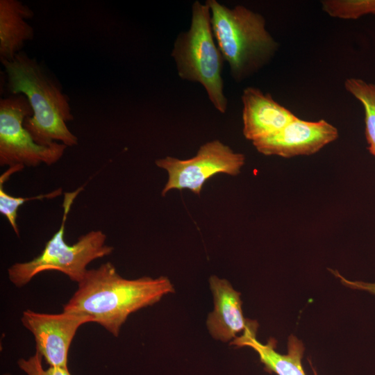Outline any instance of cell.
Segmentation results:
<instances>
[{
	"instance_id": "1",
	"label": "cell",
	"mask_w": 375,
	"mask_h": 375,
	"mask_svg": "<svg viewBox=\"0 0 375 375\" xmlns=\"http://www.w3.org/2000/svg\"><path fill=\"white\" fill-rule=\"evenodd\" d=\"M174 292L167 276H143L127 279L110 262L88 269L63 311L87 315L112 335L117 337L128 317L138 310L158 303Z\"/></svg>"
},
{
	"instance_id": "2",
	"label": "cell",
	"mask_w": 375,
	"mask_h": 375,
	"mask_svg": "<svg viewBox=\"0 0 375 375\" xmlns=\"http://www.w3.org/2000/svg\"><path fill=\"white\" fill-rule=\"evenodd\" d=\"M1 62L8 92L25 95L31 106L33 115L25 119L24 127L33 140L44 146L76 145L78 138L67 126L74 119L69 98L47 67L24 51L11 61Z\"/></svg>"
},
{
	"instance_id": "3",
	"label": "cell",
	"mask_w": 375,
	"mask_h": 375,
	"mask_svg": "<svg viewBox=\"0 0 375 375\" xmlns=\"http://www.w3.org/2000/svg\"><path fill=\"white\" fill-rule=\"evenodd\" d=\"M205 3L210 11L215 42L236 82L253 75L270 62L278 44L267 31L260 13L242 5L231 8L217 0Z\"/></svg>"
},
{
	"instance_id": "4",
	"label": "cell",
	"mask_w": 375,
	"mask_h": 375,
	"mask_svg": "<svg viewBox=\"0 0 375 375\" xmlns=\"http://www.w3.org/2000/svg\"><path fill=\"white\" fill-rule=\"evenodd\" d=\"M171 56L178 76L200 83L215 108L224 114L228 107L222 78L224 59L215 42L206 3H192L190 28L177 35Z\"/></svg>"
},
{
	"instance_id": "5",
	"label": "cell",
	"mask_w": 375,
	"mask_h": 375,
	"mask_svg": "<svg viewBox=\"0 0 375 375\" xmlns=\"http://www.w3.org/2000/svg\"><path fill=\"white\" fill-rule=\"evenodd\" d=\"M83 190L81 186L65 193L60 226L47 242L41 253L31 260L16 262L8 269V278L15 286L21 288L38 274L51 270L60 272L79 283L86 274L89 263L112 252L113 247L106 244V235L101 231H89L73 244H68L65 240L67 215L74 199Z\"/></svg>"
},
{
	"instance_id": "6",
	"label": "cell",
	"mask_w": 375,
	"mask_h": 375,
	"mask_svg": "<svg viewBox=\"0 0 375 375\" xmlns=\"http://www.w3.org/2000/svg\"><path fill=\"white\" fill-rule=\"evenodd\" d=\"M33 111L22 94L0 99V165L36 167L51 165L63 156L67 146L54 142L48 146L36 143L24 127V121Z\"/></svg>"
},
{
	"instance_id": "7",
	"label": "cell",
	"mask_w": 375,
	"mask_h": 375,
	"mask_svg": "<svg viewBox=\"0 0 375 375\" xmlns=\"http://www.w3.org/2000/svg\"><path fill=\"white\" fill-rule=\"evenodd\" d=\"M155 162L168 174L167 181L161 192L162 197L174 189H188L199 195L204 183L215 175H238L245 163V156L235 152L220 140H214L202 144L191 158L182 160L167 156L157 159Z\"/></svg>"
},
{
	"instance_id": "8",
	"label": "cell",
	"mask_w": 375,
	"mask_h": 375,
	"mask_svg": "<svg viewBox=\"0 0 375 375\" xmlns=\"http://www.w3.org/2000/svg\"><path fill=\"white\" fill-rule=\"evenodd\" d=\"M21 320L34 336L36 351L49 367H67L68 351L78 328L94 322L92 317L82 313L47 314L31 310L23 312Z\"/></svg>"
},
{
	"instance_id": "9",
	"label": "cell",
	"mask_w": 375,
	"mask_h": 375,
	"mask_svg": "<svg viewBox=\"0 0 375 375\" xmlns=\"http://www.w3.org/2000/svg\"><path fill=\"white\" fill-rule=\"evenodd\" d=\"M338 135V128L324 119L307 121L296 117L277 133L252 144L263 155L290 158L316 153Z\"/></svg>"
},
{
	"instance_id": "10",
	"label": "cell",
	"mask_w": 375,
	"mask_h": 375,
	"mask_svg": "<svg viewBox=\"0 0 375 375\" xmlns=\"http://www.w3.org/2000/svg\"><path fill=\"white\" fill-rule=\"evenodd\" d=\"M242 133L252 143L283 129L297 116L259 88L247 87L242 92Z\"/></svg>"
},
{
	"instance_id": "11",
	"label": "cell",
	"mask_w": 375,
	"mask_h": 375,
	"mask_svg": "<svg viewBox=\"0 0 375 375\" xmlns=\"http://www.w3.org/2000/svg\"><path fill=\"white\" fill-rule=\"evenodd\" d=\"M209 285L214 309L208 315L206 325L214 339L226 342L236 338L239 333L257 328L256 322L244 318L240 293L226 279L211 276Z\"/></svg>"
},
{
	"instance_id": "12",
	"label": "cell",
	"mask_w": 375,
	"mask_h": 375,
	"mask_svg": "<svg viewBox=\"0 0 375 375\" xmlns=\"http://www.w3.org/2000/svg\"><path fill=\"white\" fill-rule=\"evenodd\" d=\"M33 10L18 0H0V60L11 61L34 38V29L27 22Z\"/></svg>"
},
{
	"instance_id": "13",
	"label": "cell",
	"mask_w": 375,
	"mask_h": 375,
	"mask_svg": "<svg viewBox=\"0 0 375 375\" xmlns=\"http://www.w3.org/2000/svg\"><path fill=\"white\" fill-rule=\"evenodd\" d=\"M256 330H246L242 335L235 338L231 344L253 349L266 369L277 375H306L301 365L304 347L300 340L291 335L288 340V353L281 354L275 350L274 339H270L267 344L257 340Z\"/></svg>"
},
{
	"instance_id": "14",
	"label": "cell",
	"mask_w": 375,
	"mask_h": 375,
	"mask_svg": "<svg viewBox=\"0 0 375 375\" xmlns=\"http://www.w3.org/2000/svg\"><path fill=\"white\" fill-rule=\"evenodd\" d=\"M345 90L357 99L365 111V135L367 149L375 158V83L349 78L344 83Z\"/></svg>"
},
{
	"instance_id": "15",
	"label": "cell",
	"mask_w": 375,
	"mask_h": 375,
	"mask_svg": "<svg viewBox=\"0 0 375 375\" xmlns=\"http://www.w3.org/2000/svg\"><path fill=\"white\" fill-rule=\"evenodd\" d=\"M24 167L22 165H15L9 168L0 176V212L5 216L14 232L17 236L19 235V231L17 224V210L26 201L37 199H53L62 194V188H59L47 194H39L30 197H16L11 196L5 192L3 184L9 177L19 171Z\"/></svg>"
},
{
	"instance_id": "16",
	"label": "cell",
	"mask_w": 375,
	"mask_h": 375,
	"mask_svg": "<svg viewBox=\"0 0 375 375\" xmlns=\"http://www.w3.org/2000/svg\"><path fill=\"white\" fill-rule=\"evenodd\" d=\"M322 9L329 16L342 19H357L375 15V0H323Z\"/></svg>"
},
{
	"instance_id": "17",
	"label": "cell",
	"mask_w": 375,
	"mask_h": 375,
	"mask_svg": "<svg viewBox=\"0 0 375 375\" xmlns=\"http://www.w3.org/2000/svg\"><path fill=\"white\" fill-rule=\"evenodd\" d=\"M42 358L41 355L36 351L28 359L20 358L17 364L27 375H72L67 367H49L44 369L42 365Z\"/></svg>"
},
{
	"instance_id": "18",
	"label": "cell",
	"mask_w": 375,
	"mask_h": 375,
	"mask_svg": "<svg viewBox=\"0 0 375 375\" xmlns=\"http://www.w3.org/2000/svg\"><path fill=\"white\" fill-rule=\"evenodd\" d=\"M336 276L339 277L342 282L353 289H358L362 290L367 291L372 294H375V283H365L362 281H351L346 279L342 276L339 273H335Z\"/></svg>"
}]
</instances>
